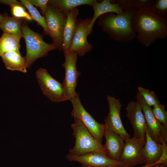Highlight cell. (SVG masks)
<instances>
[{
  "mask_svg": "<svg viewBox=\"0 0 167 167\" xmlns=\"http://www.w3.org/2000/svg\"><path fill=\"white\" fill-rule=\"evenodd\" d=\"M94 0H51L48 4L57 6L61 11L67 12L82 5L91 6Z\"/></svg>",
  "mask_w": 167,
  "mask_h": 167,
  "instance_id": "obj_22",
  "label": "cell"
},
{
  "mask_svg": "<svg viewBox=\"0 0 167 167\" xmlns=\"http://www.w3.org/2000/svg\"><path fill=\"white\" fill-rule=\"evenodd\" d=\"M4 17V15H3L0 14V23L2 21Z\"/></svg>",
  "mask_w": 167,
  "mask_h": 167,
  "instance_id": "obj_32",
  "label": "cell"
},
{
  "mask_svg": "<svg viewBox=\"0 0 167 167\" xmlns=\"http://www.w3.org/2000/svg\"><path fill=\"white\" fill-rule=\"evenodd\" d=\"M152 111L157 120L163 125L167 126V112L164 105L159 104L153 106Z\"/></svg>",
  "mask_w": 167,
  "mask_h": 167,
  "instance_id": "obj_27",
  "label": "cell"
},
{
  "mask_svg": "<svg viewBox=\"0 0 167 167\" xmlns=\"http://www.w3.org/2000/svg\"><path fill=\"white\" fill-rule=\"evenodd\" d=\"M126 116L129 120L134 131V137L145 144L146 125L142 108L137 101H131L126 107Z\"/></svg>",
  "mask_w": 167,
  "mask_h": 167,
  "instance_id": "obj_14",
  "label": "cell"
},
{
  "mask_svg": "<svg viewBox=\"0 0 167 167\" xmlns=\"http://www.w3.org/2000/svg\"><path fill=\"white\" fill-rule=\"evenodd\" d=\"M32 4L36 6H39L45 15V12L49 1L48 0H30Z\"/></svg>",
  "mask_w": 167,
  "mask_h": 167,
  "instance_id": "obj_29",
  "label": "cell"
},
{
  "mask_svg": "<svg viewBox=\"0 0 167 167\" xmlns=\"http://www.w3.org/2000/svg\"><path fill=\"white\" fill-rule=\"evenodd\" d=\"M67 12L61 11L57 6L48 4L45 14L52 44L56 49L62 50V35Z\"/></svg>",
  "mask_w": 167,
  "mask_h": 167,
  "instance_id": "obj_6",
  "label": "cell"
},
{
  "mask_svg": "<svg viewBox=\"0 0 167 167\" xmlns=\"http://www.w3.org/2000/svg\"><path fill=\"white\" fill-rule=\"evenodd\" d=\"M91 6L93 8L94 13L87 27V32L88 36L91 34L94 25L100 16L109 12L120 14L124 11L122 6L110 0H103L101 2L94 0Z\"/></svg>",
  "mask_w": 167,
  "mask_h": 167,
  "instance_id": "obj_16",
  "label": "cell"
},
{
  "mask_svg": "<svg viewBox=\"0 0 167 167\" xmlns=\"http://www.w3.org/2000/svg\"><path fill=\"white\" fill-rule=\"evenodd\" d=\"M11 7L14 17L20 19L24 18L30 21L33 20L30 15L26 11L24 6L16 5Z\"/></svg>",
  "mask_w": 167,
  "mask_h": 167,
  "instance_id": "obj_28",
  "label": "cell"
},
{
  "mask_svg": "<svg viewBox=\"0 0 167 167\" xmlns=\"http://www.w3.org/2000/svg\"><path fill=\"white\" fill-rule=\"evenodd\" d=\"M145 142L143 152L146 165H156L161 164L160 159L163 152L162 144L154 141L150 137L146 129L145 131Z\"/></svg>",
  "mask_w": 167,
  "mask_h": 167,
  "instance_id": "obj_17",
  "label": "cell"
},
{
  "mask_svg": "<svg viewBox=\"0 0 167 167\" xmlns=\"http://www.w3.org/2000/svg\"><path fill=\"white\" fill-rule=\"evenodd\" d=\"M20 1L28 9L33 19L42 27L44 33L49 36V30L45 18L41 15L30 0H21Z\"/></svg>",
  "mask_w": 167,
  "mask_h": 167,
  "instance_id": "obj_23",
  "label": "cell"
},
{
  "mask_svg": "<svg viewBox=\"0 0 167 167\" xmlns=\"http://www.w3.org/2000/svg\"><path fill=\"white\" fill-rule=\"evenodd\" d=\"M104 136L105 143L103 145L107 156L115 160L120 161L125 144V139L105 125Z\"/></svg>",
  "mask_w": 167,
  "mask_h": 167,
  "instance_id": "obj_15",
  "label": "cell"
},
{
  "mask_svg": "<svg viewBox=\"0 0 167 167\" xmlns=\"http://www.w3.org/2000/svg\"><path fill=\"white\" fill-rule=\"evenodd\" d=\"M150 167H167V166L165 165L162 164H159L153 165Z\"/></svg>",
  "mask_w": 167,
  "mask_h": 167,
  "instance_id": "obj_31",
  "label": "cell"
},
{
  "mask_svg": "<svg viewBox=\"0 0 167 167\" xmlns=\"http://www.w3.org/2000/svg\"><path fill=\"white\" fill-rule=\"evenodd\" d=\"M146 165L145 164L144 165L140 167H150L151 166H152L153 165Z\"/></svg>",
  "mask_w": 167,
  "mask_h": 167,
  "instance_id": "obj_33",
  "label": "cell"
},
{
  "mask_svg": "<svg viewBox=\"0 0 167 167\" xmlns=\"http://www.w3.org/2000/svg\"><path fill=\"white\" fill-rule=\"evenodd\" d=\"M154 1L153 0H119L113 1L122 6L124 11L132 8L140 9L145 7H150Z\"/></svg>",
  "mask_w": 167,
  "mask_h": 167,
  "instance_id": "obj_24",
  "label": "cell"
},
{
  "mask_svg": "<svg viewBox=\"0 0 167 167\" xmlns=\"http://www.w3.org/2000/svg\"><path fill=\"white\" fill-rule=\"evenodd\" d=\"M107 99L109 111L104 120L105 124L115 133L120 135L124 139L131 138V135L125 129L121 120L120 113L122 105L119 99L108 95Z\"/></svg>",
  "mask_w": 167,
  "mask_h": 167,
  "instance_id": "obj_11",
  "label": "cell"
},
{
  "mask_svg": "<svg viewBox=\"0 0 167 167\" xmlns=\"http://www.w3.org/2000/svg\"><path fill=\"white\" fill-rule=\"evenodd\" d=\"M22 19L11 17L5 14L2 21L0 23V29L3 32L20 39L23 37L21 25Z\"/></svg>",
  "mask_w": 167,
  "mask_h": 167,
  "instance_id": "obj_20",
  "label": "cell"
},
{
  "mask_svg": "<svg viewBox=\"0 0 167 167\" xmlns=\"http://www.w3.org/2000/svg\"><path fill=\"white\" fill-rule=\"evenodd\" d=\"M150 8L154 12L166 19L167 13V0H154Z\"/></svg>",
  "mask_w": 167,
  "mask_h": 167,
  "instance_id": "obj_26",
  "label": "cell"
},
{
  "mask_svg": "<svg viewBox=\"0 0 167 167\" xmlns=\"http://www.w3.org/2000/svg\"><path fill=\"white\" fill-rule=\"evenodd\" d=\"M0 3L9 5L10 6L16 5L24 6L21 2L15 0H0Z\"/></svg>",
  "mask_w": 167,
  "mask_h": 167,
  "instance_id": "obj_30",
  "label": "cell"
},
{
  "mask_svg": "<svg viewBox=\"0 0 167 167\" xmlns=\"http://www.w3.org/2000/svg\"><path fill=\"white\" fill-rule=\"evenodd\" d=\"M79 14V10L77 8L67 12L62 39V50L64 53L68 51L75 32Z\"/></svg>",
  "mask_w": 167,
  "mask_h": 167,
  "instance_id": "obj_18",
  "label": "cell"
},
{
  "mask_svg": "<svg viewBox=\"0 0 167 167\" xmlns=\"http://www.w3.org/2000/svg\"><path fill=\"white\" fill-rule=\"evenodd\" d=\"M1 57L7 69L25 73L27 72L26 68L28 66L26 59L21 55L19 51L7 52Z\"/></svg>",
  "mask_w": 167,
  "mask_h": 167,
  "instance_id": "obj_19",
  "label": "cell"
},
{
  "mask_svg": "<svg viewBox=\"0 0 167 167\" xmlns=\"http://www.w3.org/2000/svg\"><path fill=\"white\" fill-rule=\"evenodd\" d=\"M135 97L142 108L145 119L146 129L150 136L157 143L167 144V126L163 125L157 120L153 113L152 108L146 104L138 92Z\"/></svg>",
  "mask_w": 167,
  "mask_h": 167,
  "instance_id": "obj_7",
  "label": "cell"
},
{
  "mask_svg": "<svg viewBox=\"0 0 167 167\" xmlns=\"http://www.w3.org/2000/svg\"><path fill=\"white\" fill-rule=\"evenodd\" d=\"M36 75L43 93L50 101L58 102L68 100L62 84L53 78L46 69H39Z\"/></svg>",
  "mask_w": 167,
  "mask_h": 167,
  "instance_id": "obj_8",
  "label": "cell"
},
{
  "mask_svg": "<svg viewBox=\"0 0 167 167\" xmlns=\"http://www.w3.org/2000/svg\"><path fill=\"white\" fill-rule=\"evenodd\" d=\"M138 9H128L118 15L106 13L98 18L97 24L111 39L122 42L131 41L136 35L132 28V21L134 14Z\"/></svg>",
  "mask_w": 167,
  "mask_h": 167,
  "instance_id": "obj_2",
  "label": "cell"
},
{
  "mask_svg": "<svg viewBox=\"0 0 167 167\" xmlns=\"http://www.w3.org/2000/svg\"><path fill=\"white\" fill-rule=\"evenodd\" d=\"M92 18L78 19L75 32L68 52H76L79 57L90 52L93 45L87 41V28Z\"/></svg>",
  "mask_w": 167,
  "mask_h": 167,
  "instance_id": "obj_13",
  "label": "cell"
},
{
  "mask_svg": "<svg viewBox=\"0 0 167 167\" xmlns=\"http://www.w3.org/2000/svg\"><path fill=\"white\" fill-rule=\"evenodd\" d=\"M125 144L120 161L126 167H134L145 164L143 149L144 144L139 139L133 136L125 139Z\"/></svg>",
  "mask_w": 167,
  "mask_h": 167,
  "instance_id": "obj_12",
  "label": "cell"
},
{
  "mask_svg": "<svg viewBox=\"0 0 167 167\" xmlns=\"http://www.w3.org/2000/svg\"><path fill=\"white\" fill-rule=\"evenodd\" d=\"M73 106L71 115L74 118L81 121L94 137L100 143L105 130V125L97 122L85 109L82 105L79 94L70 100Z\"/></svg>",
  "mask_w": 167,
  "mask_h": 167,
  "instance_id": "obj_5",
  "label": "cell"
},
{
  "mask_svg": "<svg viewBox=\"0 0 167 167\" xmlns=\"http://www.w3.org/2000/svg\"><path fill=\"white\" fill-rule=\"evenodd\" d=\"M71 125L72 134L75 139L74 146L69 150V154L81 155L92 152H97L107 155L103 145L99 142L79 120L74 118Z\"/></svg>",
  "mask_w": 167,
  "mask_h": 167,
  "instance_id": "obj_3",
  "label": "cell"
},
{
  "mask_svg": "<svg viewBox=\"0 0 167 167\" xmlns=\"http://www.w3.org/2000/svg\"><path fill=\"white\" fill-rule=\"evenodd\" d=\"M21 30L26 44L25 58L28 67L37 59L46 56L49 51L56 49L53 44L46 43L42 36L32 30L26 24L22 22Z\"/></svg>",
  "mask_w": 167,
  "mask_h": 167,
  "instance_id": "obj_4",
  "label": "cell"
},
{
  "mask_svg": "<svg viewBox=\"0 0 167 167\" xmlns=\"http://www.w3.org/2000/svg\"><path fill=\"white\" fill-rule=\"evenodd\" d=\"M138 92L141 95L145 102L149 106H154L160 103L155 93L153 91H149L142 87L138 88Z\"/></svg>",
  "mask_w": 167,
  "mask_h": 167,
  "instance_id": "obj_25",
  "label": "cell"
},
{
  "mask_svg": "<svg viewBox=\"0 0 167 167\" xmlns=\"http://www.w3.org/2000/svg\"><path fill=\"white\" fill-rule=\"evenodd\" d=\"M20 39L3 32L0 37V57L8 52L19 51Z\"/></svg>",
  "mask_w": 167,
  "mask_h": 167,
  "instance_id": "obj_21",
  "label": "cell"
},
{
  "mask_svg": "<svg viewBox=\"0 0 167 167\" xmlns=\"http://www.w3.org/2000/svg\"><path fill=\"white\" fill-rule=\"evenodd\" d=\"M132 27L138 33V41L143 46H149L157 39L167 36L166 19L154 12L150 7L138 9L134 14Z\"/></svg>",
  "mask_w": 167,
  "mask_h": 167,
  "instance_id": "obj_1",
  "label": "cell"
},
{
  "mask_svg": "<svg viewBox=\"0 0 167 167\" xmlns=\"http://www.w3.org/2000/svg\"><path fill=\"white\" fill-rule=\"evenodd\" d=\"M71 161L80 163L82 167H126L120 161L112 159L105 154L92 152L81 155H73L69 154L66 156Z\"/></svg>",
  "mask_w": 167,
  "mask_h": 167,
  "instance_id": "obj_9",
  "label": "cell"
},
{
  "mask_svg": "<svg viewBox=\"0 0 167 167\" xmlns=\"http://www.w3.org/2000/svg\"><path fill=\"white\" fill-rule=\"evenodd\" d=\"M64 54L65 60L62 66L65 70V75L62 84L70 101L77 94L75 88L77 79L81 73L78 71L76 67L77 54L74 52H68Z\"/></svg>",
  "mask_w": 167,
  "mask_h": 167,
  "instance_id": "obj_10",
  "label": "cell"
}]
</instances>
